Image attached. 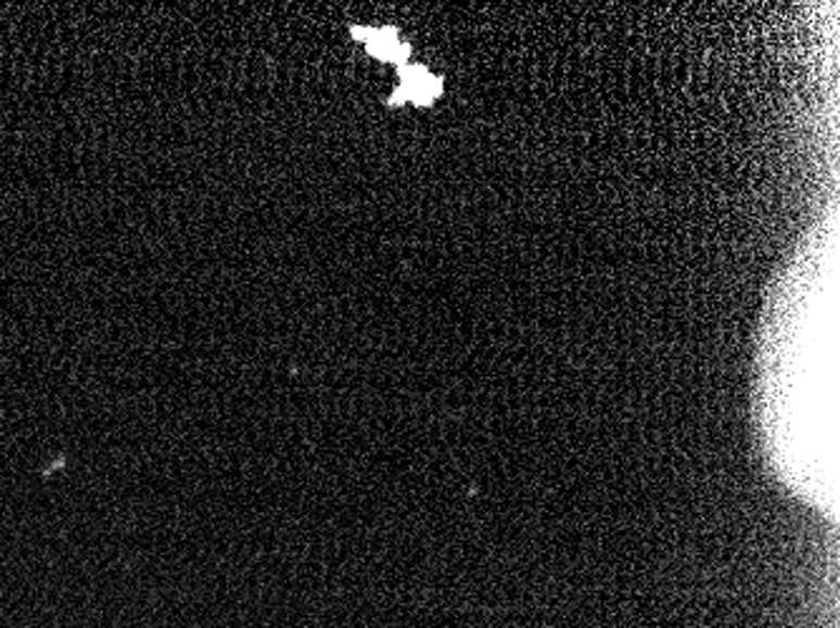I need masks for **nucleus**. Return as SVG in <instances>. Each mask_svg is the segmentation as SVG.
<instances>
[{
  "label": "nucleus",
  "mask_w": 840,
  "mask_h": 628,
  "mask_svg": "<svg viewBox=\"0 0 840 628\" xmlns=\"http://www.w3.org/2000/svg\"><path fill=\"white\" fill-rule=\"evenodd\" d=\"M400 89L395 91V97L391 99L393 106L398 103H416V106H431V103L441 97L443 84L441 78H435L431 71H425L423 66H408L400 68Z\"/></svg>",
  "instance_id": "nucleus-1"
},
{
  "label": "nucleus",
  "mask_w": 840,
  "mask_h": 628,
  "mask_svg": "<svg viewBox=\"0 0 840 628\" xmlns=\"http://www.w3.org/2000/svg\"><path fill=\"white\" fill-rule=\"evenodd\" d=\"M353 36L358 38L360 43H366L370 55L387 63H398L400 68L403 61L410 55L408 43L403 41L395 28H353Z\"/></svg>",
  "instance_id": "nucleus-2"
}]
</instances>
